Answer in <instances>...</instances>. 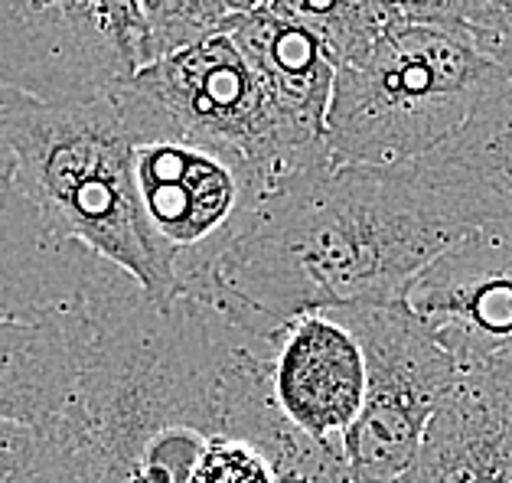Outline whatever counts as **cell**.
I'll use <instances>...</instances> for the list:
<instances>
[{"label": "cell", "instance_id": "obj_1", "mask_svg": "<svg viewBox=\"0 0 512 483\" xmlns=\"http://www.w3.org/2000/svg\"><path fill=\"white\" fill-rule=\"evenodd\" d=\"M464 235L402 170L310 167L261 196L193 301L271 343L294 317L405 301L418 271Z\"/></svg>", "mask_w": 512, "mask_h": 483}, {"label": "cell", "instance_id": "obj_2", "mask_svg": "<svg viewBox=\"0 0 512 483\" xmlns=\"http://www.w3.org/2000/svg\"><path fill=\"white\" fill-rule=\"evenodd\" d=\"M0 141L10 183L62 245H82L131 275L157 307L177 301V284L154 245L134 187V134L118 85L82 102H40L0 89Z\"/></svg>", "mask_w": 512, "mask_h": 483}, {"label": "cell", "instance_id": "obj_3", "mask_svg": "<svg viewBox=\"0 0 512 483\" xmlns=\"http://www.w3.org/2000/svg\"><path fill=\"white\" fill-rule=\"evenodd\" d=\"M509 82L464 36L392 23L366 53L336 66L327 108L333 167L398 170L467 125L486 95Z\"/></svg>", "mask_w": 512, "mask_h": 483}, {"label": "cell", "instance_id": "obj_4", "mask_svg": "<svg viewBox=\"0 0 512 483\" xmlns=\"http://www.w3.org/2000/svg\"><path fill=\"white\" fill-rule=\"evenodd\" d=\"M118 98L134 134L131 170L147 232L164 255L177 297H196L252 226L268 190L235 147L170 131L131 79L118 85Z\"/></svg>", "mask_w": 512, "mask_h": 483}, {"label": "cell", "instance_id": "obj_5", "mask_svg": "<svg viewBox=\"0 0 512 483\" xmlns=\"http://www.w3.org/2000/svg\"><path fill=\"white\" fill-rule=\"evenodd\" d=\"M157 63L141 0H0V89L82 102Z\"/></svg>", "mask_w": 512, "mask_h": 483}, {"label": "cell", "instance_id": "obj_6", "mask_svg": "<svg viewBox=\"0 0 512 483\" xmlns=\"http://www.w3.org/2000/svg\"><path fill=\"white\" fill-rule=\"evenodd\" d=\"M356 333L366 359V399L343 435L353 483H402L424 428L460 366L405 301L330 311Z\"/></svg>", "mask_w": 512, "mask_h": 483}, {"label": "cell", "instance_id": "obj_7", "mask_svg": "<svg viewBox=\"0 0 512 483\" xmlns=\"http://www.w3.org/2000/svg\"><path fill=\"white\" fill-rule=\"evenodd\" d=\"M131 85L170 131L235 147L255 167L265 190L310 170L284 138L255 69L226 30L167 53L137 72Z\"/></svg>", "mask_w": 512, "mask_h": 483}, {"label": "cell", "instance_id": "obj_8", "mask_svg": "<svg viewBox=\"0 0 512 483\" xmlns=\"http://www.w3.org/2000/svg\"><path fill=\"white\" fill-rule=\"evenodd\" d=\"M405 304L460 369L512 359V239L467 232L418 271Z\"/></svg>", "mask_w": 512, "mask_h": 483}, {"label": "cell", "instance_id": "obj_9", "mask_svg": "<svg viewBox=\"0 0 512 483\" xmlns=\"http://www.w3.org/2000/svg\"><path fill=\"white\" fill-rule=\"evenodd\" d=\"M398 170L441 219L512 239V79L483 98L454 138Z\"/></svg>", "mask_w": 512, "mask_h": 483}, {"label": "cell", "instance_id": "obj_10", "mask_svg": "<svg viewBox=\"0 0 512 483\" xmlns=\"http://www.w3.org/2000/svg\"><path fill=\"white\" fill-rule=\"evenodd\" d=\"M271 389L294 428L343 448L366 399V359L356 333L333 314L287 320L271 337Z\"/></svg>", "mask_w": 512, "mask_h": 483}, {"label": "cell", "instance_id": "obj_11", "mask_svg": "<svg viewBox=\"0 0 512 483\" xmlns=\"http://www.w3.org/2000/svg\"><path fill=\"white\" fill-rule=\"evenodd\" d=\"M402 483H512V359L460 369Z\"/></svg>", "mask_w": 512, "mask_h": 483}, {"label": "cell", "instance_id": "obj_12", "mask_svg": "<svg viewBox=\"0 0 512 483\" xmlns=\"http://www.w3.org/2000/svg\"><path fill=\"white\" fill-rule=\"evenodd\" d=\"M245 63L265 89L284 138L304 167L330 164L327 157V108L336 63L314 33L297 27L268 7L232 17L226 27Z\"/></svg>", "mask_w": 512, "mask_h": 483}, {"label": "cell", "instance_id": "obj_13", "mask_svg": "<svg viewBox=\"0 0 512 483\" xmlns=\"http://www.w3.org/2000/svg\"><path fill=\"white\" fill-rule=\"evenodd\" d=\"M105 258L62 245L14 183H0V320L69 311Z\"/></svg>", "mask_w": 512, "mask_h": 483}, {"label": "cell", "instance_id": "obj_14", "mask_svg": "<svg viewBox=\"0 0 512 483\" xmlns=\"http://www.w3.org/2000/svg\"><path fill=\"white\" fill-rule=\"evenodd\" d=\"M76 304L36 320H0V421L53 428L66 415L79 379Z\"/></svg>", "mask_w": 512, "mask_h": 483}, {"label": "cell", "instance_id": "obj_15", "mask_svg": "<svg viewBox=\"0 0 512 483\" xmlns=\"http://www.w3.org/2000/svg\"><path fill=\"white\" fill-rule=\"evenodd\" d=\"M268 10L314 33L336 66L366 53L395 23L376 0H271Z\"/></svg>", "mask_w": 512, "mask_h": 483}, {"label": "cell", "instance_id": "obj_16", "mask_svg": "<svg viewBox=\"0 0 512 483\" xmlns=\"http://www.w3.org/2000/svg\"><path fill=\"white\" fill-rule=\"evenodd\" d=\"M0 483H76L62 431L0 421Z\"/></svg>", "mask_w": 512, "mask_h": 483}, {"label": "cell", "instance_id": "obj_17", "mask_svg": "<svg viewBox=\"0 0 512 483\" xmlns=\"http://www.w3.org/2000/svg\"><path fill=\"white\" fill-rule=\"evenodd\" d=\"M186 483H274L268 457L235 435L203 438Z\"/></svg>", "mask_w": 512, "mask_h": 483}, {"label": "cell", "instance_id": "obj_18", "mask_svg": "<svg viewBox=\"0 0 512 483\" xmlns=\"http://www.w3.org/2000/svg\"><path fill=\"white\" fill-rule=\"evenodd\" d=\"M454 33L512 79V0H454Z\"/></svg>", "mask_w": 512, "mask_h": 483}, {"label": "cell", "instance_id": "obj_19", "mask_svg": "<svg viewBox=\"0 0 512 483\" xmlns=\"http://www.w3.org/2000/svg\"><path fill=\"white\" fill-rule=\"evenodd\" d=\"M395 23H418L454 33V0H376Z\"/></svg>", "mask_w": 512, "mask_h": 483}, {"label": "cell", "instance_id": "obj_20", "mask_svg": "<svg viewBox=\"0 0 512 483\" xmlns=\"http://www.w3.org/2000/svg\"><path fill=\"white\" fill-rule=\"evenodd\" d=\"M297 483H353V480H349V467L343 461L330 470H323V474H317V477H307V480H297Z\"/></svg>", "mask_w": 512, "mask_h": 483}, {"label": "cell", "instance_id": "obj_21", "mask_svg": "<svg viewBox=\"0 0 512 483\" xmlns=\"http://www.w3.org/2000/svg\"><path fill=\"white\" fill-rule=\"evenodd\" d=\"M10 173H14V164H10V151L4 147V141H0V183L10 180Z\"/></svg>", "mask_w": 512, "mask_h": 483}]
</instances>
